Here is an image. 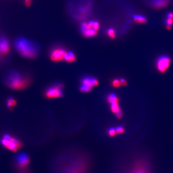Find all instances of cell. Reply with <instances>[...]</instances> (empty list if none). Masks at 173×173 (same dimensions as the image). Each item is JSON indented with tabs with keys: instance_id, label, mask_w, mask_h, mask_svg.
<instances>
[{
	"instance_id": "1",
	"label": "cell",
	"mask_w": 173,
	"mask_h": 173,
	"mask_svg": "<svg viewBox=\"0 0 173 173\" xmlns=\"http://www.w3.org/2000/svg\"><path fill=\"white\" fill-rule=\"evenodd\" d=\"M88 158L82 154H63L54 160L53 173H88L90 169Z\"/></svg>"
},
{
	"instance_id": "2",
	"label": "cell",
	"mask_w": 173,
	"mask_h": 173,
	"mask_svg": "<svg viewBox=\"0 0 173 173\" xmlns=\"http://www.w3.org/2000/svg\"><path fill=\"white\" fill-rule=\"evenodd\" d=\"M2 80L8 88L15 91L24 90L31 82L30 77L28 75L14 69L6 70L3 74Z\"/></svg>"
},
{
	"instance_id": "3",
	"label": "cell",
	"mask_w": 173,
	"mask_h": 173,
	"mask_svg": "<svg viewBox=\"0 0 173 173\" xmlns=\"http://www.w3.org/2000/svg\"><path fill=\"white\" fill-rule=\"evenodd\" d=\"M13 45L20 55L27 59L36 58L41 52V48L37 42L22 36L15 38Z\"/></svg>"
},
{
	"instance_id": "4",
	"label": "cell",
	"mask_w": 173,
	"mask_h": 173,
	"mask_svg": "<svg viewBox=\"0 0 173 173\" xmlns=\"http://www.w3.org/2000/svg\"><path fill=\"white\" fill-rule=\"evenodd\" d=\"M13 55L12 44L7 35L0 32V67L10 61Z\"/></svg>"
},
{
	"instance_id": "5",
	"label": "cell",
	"mask_w": 173,
	"mask_h": 173,
	"mask_svg": "<svg viewBox=\"0 0 173 173\" xmlns=\"http://www.w3.org/2000/svg\"><path fill=\"white\" fill-rule=\"evenodd\" d=\"M0 142L4 147L13 152H16L23 146L19 139L9 134H4Z\"/></svg>"
},
{
	"instance_id": "6",
	"label": "cell",
	"mask_w": 173,
	"mask_h": 173,
	"mask_svg": "<svg viewBox=\"0 0 173 173\" xmlns=\"http://www.w3.org/2000/svg\"><path fill=\"white\" fill-rule=\"evenodd\" d=\"M30 157L25 152H19L14 157V163L15 169L16 171L24 169L27 168L30 163Z\"/></svg>"
},
{
	"instance_id": "7",
	"label": "cell",
	"mask_w": 173,
	"mask_h": 173,
	"mask_svg": "<svg viewBox=\"0 0 173 173\" xmlns=\"http://www.w3.org/2000/svg\"><path fill=\"white\" fill-rule=\"evenodd\" d=\"M98 84V80L95 77H84L81 80L80 91L82 92H90L93 87L97 86Z\"/></svg>"
},
{
	"instance_id": "8",
	"label": "cell",
	"mask_w": 173,
	"mask_h": 173,
	"mask_svg": "<svg viewBox=\"0 0 173 173\" xmlns=\"http://www.w3.org/2000/svg\"><path fill=\"white\" fill-rule=\"evenodd\" d=\"M63 85L62 84L56 85L48 88L45 91V96L49 99L57 98L63 96Z\"/></svg>"
},
{
	"instance_id": "9",
	"label": "cell",
	"mask_w": 173,
	"mask_h": 173,
	"mask_svg": "<svg viewBox=\"0 0 173 173\" xmlns=\"http://www.w3.org/2000/svg\"><path fill=\"white\" fill-rule=\"evenodd\" d=\"M94 21H88V22H84L81 25V31L82 34L85 38H91L96 36L98 32L94 28Z\"/></svg>"
},
{
	"instance_id": "10",
	"label": "cell",
	"mask_w": 173,
	"mask_h": 173,
	"mask_svg": "<svg viewBox=\"0 0 173 173\" xmlns=\"http://www.w3.org/2000/svg\"><path fill=\"white\" fill-rule=\"evenodd\" d=\"M170 63L171 59L169 57L162 56L156 61V68L160 72L165 73L169 68Z\"/></svg>"
},
{
	"instance_id": "11",
	"label": "cell",
	"mask_w": 173,
	"mask_h": 173,
	"mask_svg": "<svg viewBox=\"0 0 173 173\" xmlns=\"http://www.w3.org/2000/svg\"><path fill=\"white\" fill-rule=\"evenodd\" d=\"M66 52V50L63 48H55L50 52V57L53 61L60 62L64 60V56Z\"/></svg>"
},
{
	"instance_id": "12",
	"label": "cell",
	"mask_w": 173,
	"mask_h": 173,
	"mask_svg": "<svg viewBox=\"0 0 173 173\" xmlns=\"http://www.w3.org/2000/svg\"><path fill=\"white\" fill-rule=\"evenodd\" d=\"M107 100L110 105L111 110L116 114L119 111L121 110L119 107V99L118 97L114 94H110L108 95Z\"/></svg>"
},
{
	"instance_id": "13",
	"label": "cell",
	"mask_w": 173,
	"mask_h": 173,
	"mask_svg": "<svg viewBox=\"0 0 173 173\" xmlns=\"http://www.w3.org/2000/svg\"><path fill=\"white\" fill-rule=\"evenodd\" d=\"M6 106L10 110H12L17 105V101L14 97H8L6 100Z\"/></svg>"
},
{
	"instance_id": "14",
	"label": "cell",
	"mask_w": 173,
	"mask_h": 173,
	"mask_svg": "<svg viewBox=\"0 0 173 173\" xmlns=\"http://www.w3.org/2000/svg\"><path fill=\"white\" fill-rule=\"evenodd\" d=\"M64 60L67 62L72 63L75 61L76 60V57L73 52L71 51H66L65 56H64Z\"/></svg>"
},
{
	"instance_id": "15",
	"label": "cell",
	"mask_w": 173,
	"mask_h": 173,
	"mask_svg": "<svg viewBox=\"0 0 173 173\" xmlns=\"http://www.w3.org/2000/svg\"><path fill=\"white\" fill-rule=\"evenodd\" d=\"M151 1L155 7L162 8L167 5L169 0H151Z\"/></svg>"
},
{
	"instance_id": "16",
	"label": "cell",
	"mask_w": 173,
	"mask_h": 173,
	"mask_svg": "<svg viewBox=\"0 0 173 173\" xmlns=\"http://www.w3.org/2000/svg\"><path fill=\"white\" fill-rule=\"evenodd\" d=\"M166 23L167 29L170 30L172 27L173 23V14L172 13H169L167 14Z\"/></svg>"
},
{
	"instance_id": "17",
	"label": "cell",
	"mask_w": 173,
	"mask_h": 173,
	"mask_svg": "<svg viewBox=\"0 0 173 173\" xmlns=\"http://www.w3.org/2000/svg\"><path fill=\"white\" fill-rule=\"evenodd\" d=\"M133 19L135 22L139 23H145L147 22V19L145 17L140 15H134Z\"/></svg>"
},
{
	"instance_id": "18",
	"label": "cell",
	"mask_w": 173,
	"mask_h": 173,
	"mask_svg": "<svg viewBox=\"0 0 173 173\" xmlns=\"http://www.w3.org/2000/svg\"><path fill=\"white\" fill-rule=\"evenodd\" d=\"M107 35L111 39H114L115 38V32L114 29L113 28H109L107 31Z\"/></svg>"
},
{
	"instance_id": "19",
	"label": "cell",
	"mask_w": 173,
	"mask_h": 173,
	"mask_svg": "<svg viewBox=\"0 0 173 173\" xmlns=\"http://www.w3.org/2000/svg\"><path fill=\"white\" fill-rule=\"evenodd\" d=\"M112 85L114 88H118L121 86L120 82V80L118 79H114L112 81Z\"/></svg>"
},
{
	"instance_id": "20",
	"label": "cell",
	"mask_w": 173,
	"mask_h": 173,
	"mask_svg": "<svg viewBox=\"0 0 173 173\" xmlns=\"http://www.w3.org/2000/svg\"><path fill=\"white\" fill-rule=\"evenodd\" d=\"M115 129L116 133L118 134H122L125 131L124 128L121 126H117V128H115Z\"/></svg>"
},
{
	"instance_id": "21",
	"label": "cell",
	"mask_w": 173,
	"mask_h": 173,
	"mask_svg": "<svg viewBox=\"0 0 173 173\" xmlns=\"http://www.w3.org/2000/svg\"><path fill=\"white\" fill-rule=\"evenodd\" d=\"M108 133L109 135L111 137L114 136V135L117 134L116 131H115V128H109L108 130Z\"/></svg>"
},
{
	"instance_id": "22",
	"label": "cell",
	"mask_w": 173,
	"mask_h": 173,
	"mask_svg": "<svg viewBox=\"0 0 173 173\" xmlns=\"http://www.w3.org/2000/svg\"><path fill=\"white\" fill-rule=\"evenodd\" d=\"M33 0H23V4L26 7H29L31 5Z\"/></svg>"
},
{
	"instance_id": "23",
	"label": "cell",
	"mask_w": 173,
	"mask_h": 173,
	"mask_svg": "<svg viewBox=\"0 0 173 173\" xmlns=\"http://www.w3.org/2000/svg\"><path fill=\"white\" fill-rule=\"evenodd\" d=\"M99 27H100V24H99V22H98V21H94V29L97 31H98L99 30Z\"/></svg>"
},
{
	"instance_id": "24",
	"label": "cell",
	"mask_w": 173,
	"mask_h": 173,
	"mask_svg": "<svg viewBox=\"0 0 173 173\" xmlns=\"http://www.w3.org/2000/svg\"><path fill=\"white\" fill-rule=\"evenodd\" d=\"M120 82L121 85L122 86H125L126 85L127 82H126V81L124 79H120Z\"/></svg>"
},
{
	"instance_id": "25",
	"label": "cell",
	"mask_w": 173,
	"mask_h": 173,
	"mask_svg": "<svg viewBox=\"0 0 173 173\" xmlns=\"http://www.w3.org/2000/svg\"><path fill=\"white\" fill-rule=\"evenodd\" d=\"M122 114H123V113H122V111L120 110L119 112H117L116 114V117L118 118H120L122 117Z\"/></svg>"
},
{
	"instance_id": "26",
	"label": "cell",
	"mask_w": 173,
	"mask_h": 173,
	"mask_svg": "<svg viewBox=\"0 0 173 173\" xmlns=\"http://www.w3.org/2000/svg\"><path fill=\"white\" fill-rule=\"evenodd\" d=\"M137 173H143V172H137Z\"/></svg>"
}]
</instances>
